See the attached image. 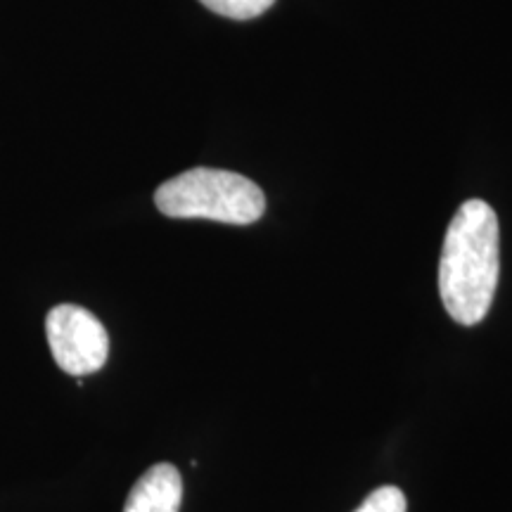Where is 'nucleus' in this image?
I'll use <instances>...</instances> for the list:
<instances>
[{
	"label": "nucleus",
	"mask_w": 512,
	"mask_h": 512,
	"mask_svg": "<svg viewBox=\"0 0 512 512\" xmlns=\"http://www.w3.org/2000/svg\"><path fill=\"white\" fill-rule=\"evenodd\" d=\"M498 216L484 200H467L446 230L439 259V297L460 325L482 323L501 273Z\"/></svg>",
	"instance_id": "obj_1"
},
{
	"label": "nucleus",
	"mask_w": 512,
	"mask_h": 512,
	"mask_svg": "<svg viewBox=\"0 0 512 512\" xmlns=\"http://www.w3.org/2000/svg\"><path fill=\"white\" fill-rule=\"evenodd\" d=\"M155 204L171 219H209L230 226H249L266 211V197L254 181L207 166H197L159 185Z\"/></svg>",
	"instance_id": "obj_2"
},
{
	"label": "nucleus",
	"mask_w": 512,
	"mask_h": 512,
	"mask_svg": "<svg viewBox=\"0 0 512 512\" xmlns=\"http://www.w3.org/2000/svg\"><path fill=\"white\" fill-rule=\"evenodd\" d=\"M48 347L55 363L72 377L98 373L110 356V335L91 311L76 304H60L46 318Z\"/></svg>",
	"instance_id": "obj_3"
},
{
	"label": "nucleus",
	"mask_w": 512,
	"mask_h": 512,
	"mask_svg": "<svg viewBox=\"0 0 512 512\" xmlns=\"http://www.w3.org/2000/svg\"><path fill=\"white\" fill-rule=\"evenodd\" d=\"M181 501V472L171 463H159L133 484L124 512H178Z\"/></svg>",
	"instance_id": "obj_4"
},
{
	"label": "nucleus",
	"mask_w": 512,
	"mask_h": 512,
	"mask_svg": "<svg viewBox=\"0 0 512 512\" xmlns=\"http://www.w3.org/2000/svg\"><path fill=\"white\" fill-rule=\"evenodd\" d=\"M204 8L228 19H254L273 8L275 0H200Z\"/></svg>",
	"instance_id": "obj_5"
},
{
	"label": "nucleus",
	"mask_w": 512,
	"mask_h": 512,
	"mask_svg": "<svg viewBox=\"0 0 512 512\" xmlns=\"http://www.w3.org/2000/svg\"><path fill=\"white\" fill-rule=\"evenodd\" d=\"M406 508V496L399 486H380L358 505L356 512H406Z\"/></svg>",
	"instance_id": "obj_6"
}]
</instances>
